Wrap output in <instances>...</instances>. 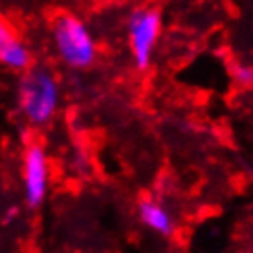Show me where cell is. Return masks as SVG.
I'll use <instances>...</instances> for the list:
<instances>
[{"mask_svg":"<svg viewBox=\"0 0 253 253\" xmlns=\"http://www.w3.org/2000/svg\"><path fill=\"white\" fill-rule=\"evenodd\" d=\"M17 213H19V208H9L6 211V216H4V222H11L13 218H15V216H17Z\"/></svg>","mask_w":253,"mask_h":253,"instance_id":"8","label":"cell"},{"mask_svg":"<svg viewBox=\"0 0 253 253\" xmlns=\"http://www.w3.org/2000/svg\"><path fill=\"white\" fill-rule=\"evenodd\" d=\"M138 218L151 231L164 235V237L172 235L174 228H176L171 211L165 208L164 204H160L156 198H151V196H145L138 202Z\"/></svg>","mask_w":253,"mask_h":253,"instance_id":"5","label":"cell"},{"mask_svg":"<svg viewBox=\"0 0 253 253\" xmlns=\"http://www.w3.org/2000/svg\"><path fill=\"white\" fill-rule=\"evenodd\" d=\"M19 41H20V37L17 35V32L13 30V26L9 24V20L0 15V57H2L15 42H19Z\"/></svg>","mask_w":253,"mask_h":253,"instance_id":"6","label":"cell"},{"mask_svg":"<svg viewBox=\"0 0 253 253\" xmlns=\"http://www.w3.org/2000/svg\"><path fill=\"white\" fill-rule=\"evenodd\" d=\"M17 99L22 116L35 126L53 120L61 105V88L57 77L48 68L35 66L20 77Z\"/></svg>","mask_w":253,"mask_h":253,"instance_id":"1","label":"cell"},{"mask_svg":"<svg viewBox=\"0 0 253 253\" xmlns=\"http://www.w3.org/2000/svg\"><path fill=\"white\" fill-rule=\"evenodd\" d=\"M162 11L158 7H136L126 20L128 46L132 61L138 70H147L152 63V55L162 35Z\"/></svg>","mask_w":253,"mask_h":253,"instance_id":"3","label":"cell"},{"mask_svg":"<svg viewBox=\"0 0 253 253\" xmlns=\"http://www.w3.org/2000/svg\"><path fill=\"white\" fill-rule=\"evenodd\" d=\"M53 46L66 66L84 70L92 66L97 55V44L88 26L74 15L63 13L51 24Z\"/></svg>","mask_w":253,"mask_h":253,"instance_id":"2","label":"cell"},{"mask_svg":"<svg viewBox=\"0 0 253 253\" xmlns=\"http://www.w3.org/2000/svg\"><path fill=\"white\" fill-rule=\"evenodd\" d=\"M233 81L242 88H253V66L244 63H235L231 66Z\"/></svg>","mask_w":253,"mask_h":253,"instance_id":"7","label":"cell"},{"mask_svg":"<svg viewBox=\"0 0 253 253\" xmlns=\"http://www.w3.org/2000/svg\"><path fill=\"white\" fill-rule=\"evenodd\" d=\"M22 180L26 204L30 208H39L44 202L50 184V162L41 143H32L26 149L22 162Z\"/></svg>","mask_w":253,"mask_h":253,"instance_id":"4","label":"cell"}]
</instances>
